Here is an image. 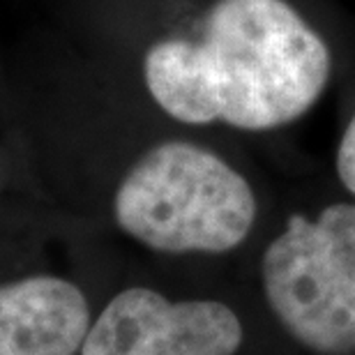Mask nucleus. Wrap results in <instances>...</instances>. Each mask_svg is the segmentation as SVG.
Masks as SVG:
<instances>
[{
	"label": "nucleus",
	"instance_id": "nucleus-1",
	"mask_svg": "<svg viewBox=\"0 0 355 355\" xmlns=\"http://www.w3.org/2000/svg\"><path fill=\"white\" fill-rule=\"evenodd\" d=\"M90 26L102 79L226 141L295 130L355 67L337 0H92Z\"/></svg>",
	"mask_w": 355,
	"mask_h": 355
},
{
	"label": "nucleus",
	"instance_id": "nucleus-2",
	"mask_svg": "<svg viewBox=\"0 0 355 355\" xmlns=\"http://www.w3.org/2000/svg\"><path fill=\"white\" fill-rule=\"evenodd\" d=\"M229 141L162 123L116 178L111 219L168 257H226L257 233L263 198Z\"/></svg>",
	"mask_w": 355,
	"mask_h": 355
},
{
	"label": "nucleus",
	"instance_id": "nucleus-3",
	"mask_svg": "<svg viewBox=\"0 0 355 355\" xmlns=\"http://www.w3.org/2000/svg\"><path fill=\"white\" fill-rule=\"evenodd\" d=\"M259 272L295 342L321 355L355 351V198L291 210L261 252Z\"/></svg>",
	"mask_w": 355,
	"mask_h": 355
},
{
	"label": "nucleus",
	"instance_id": "nucleus-4",
	"mask_svg": "<svg viewBox=\"0 0 355 355\" xmlns=\"http://www.w3.org/2000/svg\"><path fill=\"white\" fill-rule=\"evenodd\" d=\"M243 323L219 300H168L132 286L90 323L81 355H236Z\"/></svg>",
	"mask_w": 355,
	"mask_h": 355
},
{
	"label": "nucleus",
	"instance_id": "nucleus-5",
	"mask_svg": "<svg viewBox=\"0 0 355 355\" xmlns=\"http://www.w3.org/2000/svg\"><path fill=\"white\" fill-rule=\"evenodd\" d=\"M88 330L76 284L53 275L0 284V355H81Z\"/></svg>",
	"mask_w": 355,
	"mask_h": 355
},
{
	"label": "nucleus",
	"instance_id": "nucleus-6",
	"mask_svg": "<svg viewBox=\"0 0 355 355\" xmlns=\"http://www.w3.org/2000/svg\"><path fill=\"white\" fill-rule=\"evenodd\" d=\"M339 127L335 139V153H332V166L339 187L346 196L355 198V67L344 76L335 92Z\"/></svg>",
	"mask_w": 355,
	"mask_h": 355
}]
</instances>
